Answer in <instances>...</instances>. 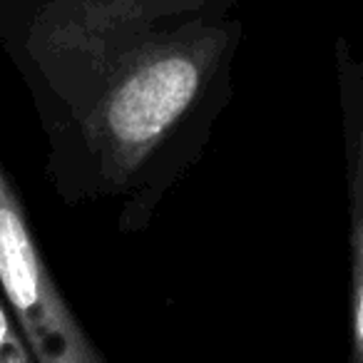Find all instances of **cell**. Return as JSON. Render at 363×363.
<instances>
[{"label":"cell","mask_w":363,"mask_h":363,"mask_svg":"<svg viewBox=\"0 0 363 363\" xmlns=\"http://www.w3.org/2000/svg\"><path fill=\"white\" fill-rule=\"evenodd\" d=\"M358 336L363 341V294H361V306H358Z\"/></svg>","instance_id":"3957f363"},{"label":"cell","mask_w":363,"mask_h":363,"mask_svg":"<svg viewBox=\"0 0 363 363\" xmlns=\"http://www.w3.org/2000/svg\"><path fill=\"white\" fill-rule=\"evenodd\" d=\"M0 294L38 363H110L52 279L11 174L0 162Z\"/></svg>","instance_id":"6da1fadb"},{"label":"cell","mask_w":363,"mask_h":363,"mask_svg":"<svg viewBox=\"0 0 363 363\" xmlns=\"http://www.w3.org/2000/svg\"><path fill=\"white\" fill-rule=\"evenodd\" d=\"M0 363H38L0 294Z\"/></svg>","instance_id":"7a4b0ae2"}]
</instances>
